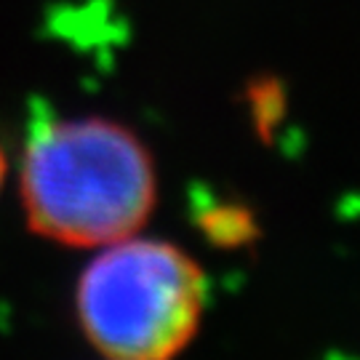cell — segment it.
Returning a JSON list of instances; mask_svg holds the SVG:
<instances>
[{"mask_svg": "<svg viewBox=\"0 0 360 360\" xmlns=\"http://www.w3.org/2000/svg\"><path fill=\"white\" fill-rule=\"evenodd\" d=\"M19 198L35 235L94 251L147 227L158 168L142 136L112 117H56L30 129Z\"/></svg>", "mask_w": 360, "mask_h": 360, "instance_id": "6da1fadb", "label": "cell"}, {"mask_svg": "<svg viewBox=\"0 0 360 360\" xmlns=\"http://www.w3.org/2000/svg\"><path fill=\"white\" fill-rule=\"evenodd\" d=\"M206 299V275L184 248L134 232L94 248L80 270L77 328L110 360H168L198 336Z\"/></svg>", "mask_w": 360, "mask_h": 360, "instance_id": "7a4b0ae2", "label": "cell"}, {"mask_svg": "<svg viewBox=\"0 0 360 360\" xmlns=\"http://www.w3.org/2000/svg\"><path fill=\"white\" fill-rule=\"evenodd\" d=\"M6 176H8V158H6L3 147H0V193H3V187H6Z\"/></svg>", "mask_w": 360, "mask_h": 360, "instance_id": "3957f363", "label": "cell"}]
</instances>
